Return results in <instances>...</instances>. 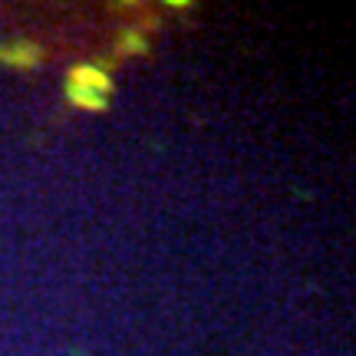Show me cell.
Here are the masks:
<instances>
[{
  "label": "cell",
  "instance_id": "7a4b0ae2",
  "mask_svg": "<svg viewBox=\"0 0 356 356\" xmlns=\"http://www.w3.org/2000/svg\"><path fill=\"white\" fill-rule=\"evenodd\" d=\"M47 60V50L40 47L37 40H0V66H7L13 73H26V70H40Z\"/></svg>",
  "mask_w": 356,
  "mask_h": 356
},
{
  "label": "cell",
  "instance_id": "3957f363",
  "mask_svg": "<svg viewBox=\"0 0 356 356\" xmlns=\"http://www.w3.org/2000/svg\"><path fill=\"white\" fill-rule=\"evenodd\" d=\"M115 50L122 53V56H142V53L149 50V40L142 37L139 30H126L119 37V43H115Z\"/></svg>",
  "mask_w": 356,
  "mask_h": 356
},
{
  "label": "cell",
  "instance_id": "6da1fadb",
  "mask_svg": "<svg viewBox=\"0 0 356 356\" xmlns=\"http://www.w3.org/2000/svg\"><path fill=\"white\" fill-rule=\"evenodd\" d=\"M66 102L83 113H106L113 96V76L99 63H79L66 73Z\"/></svg>",
  "mask_w": 356,
  "mask_h": 356
}]
</instances>
